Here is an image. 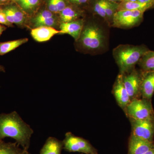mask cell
<instances>
[{"mask_svg": "<svg viewBox=\"0 0 154 154\" xmlns=\"http://www.w3.org/2000/svg\"><path fill=\"white\" fill-rule=\"evenodd\" d=\"M72 5L78 6L84 10L86 9L91 0H68Z\"/></svg>", "mask_w": 154, "mask_h": 154, "instance_id": "26", "label": "cell"}, {"mask_svg": "<svg viewBox=\"0 0 154 154\" xmlns=\"http://www.w3.org/2000/svg\"><path fill=\"white\" fill-rule=\"evenodd\" d=\"M63 142L56 138L48 137L41 149L40 154H61Z\"/></svg>", "mask_w": 154, "mask_h": 154, "instance_id": "17", "label": "cell"}, {"mask_svg": "<svg viewBox=\"0 0 154 154\" xmlns=\"http://www.w3.org/2000/svg\"><path fill=\"white\" fill-rule=\"evenodd\" d=\"M7 29V27L5 25L0 24V36L2 35L3 32Z\"/></svg>", "mask_w": 154, "mask_h": 154, "instance_id": "29", "label": "cell"}, {"mask_svg": "<svg viewBox=\"0 0 154 154\" xmlns=\"http://www.w3.org/2000/svg\"><path fill=\"white\" fill-rule=\"evenodd\" d=\"M0 24L5 25L8 27H10V28L14 27V25L9 22L7 20L5 14L1 6H0Z\"/></svg>", "mask_w": 154, "mask_h": 154, "instance_id": "27", "label": "cell"}, {"mask_svg": "<svg viewBox=\"0 0 154 154\" xmlns=\"http://www.w3.org/2000/svg\"></svg>", "mask_w": 154, "mask_h": 154, "instance_id": "38", "label": "cell"}, {"mask_svg": "<svg viewBox=\"0 0 154 154\" xmlns=\"http://www.w3.org/2000/svg\"><path fill=\"white\" fill-rule=\"evenodd\" d=\"M119 3L114 2L106 0L105 5V12L106 16V23L111 27L113 22L114 15L118 11Z\"/></svg>", "mask_w": 154, "mask_h": 154, "instance_id": "25", "label": "cell"}, {"mask_svg": "<svg viewBox=\"0 0 154 154\" xmlns=\"http://www.w3.org/2000/svg\"><path fill=\"white\" fill-rule=\"evenodd\" d=\"M154 148L153 141L143 139L131 135L128 145V154H144Z\"/></svg>", "mask_w": 154, "mask_h": 154, "instance_id": "12", "label": "cell"}, {"mask_svg": "<svg viewBox=\"0 0 154 154\" xmlns=\"http://www.w3.org/2000/svg\"><path fill=\"white\" fill-rule=\"evenodd\" d=\"M42 0H18L15 2L29 17H32L40 9Z\"/></svg>", "mask_w": 154, "mask_h": 154, "instance_id": "18", "label": "cell"}, {"mask_svg": "<svg viewBox=\"0 0 154 154\" xmlns=\"http://www.w3.org/2000/svg\"><path fill=\"white\" fill-rule=\"evenodd\" d=\"M80 50L93 53L105 48L106 36L102 28L94 22H86L79 39L75 41Z\"/></svg>", "mask_w": 154, "mask_h": 154, "instance_id": "3", "label": "cell"}, {"mask_svg": "<svg viewBox=\"0 0 154 154\" xmlns=\"http://www.w3.org/2000/svg\"><path fill=\"white\" fill-rule=\"evenodd\" d=\"M149 49L145 45H119L113 49V55L119 68V73H126L135 68L141 58Z\"/></svg>", "mask_w": 154, "mask_h": 154, "instance_id": "2", "label": "cell"}, {"mask_svg": "<svg viewBox=\"0 0 154 154\" xmlns=\"http://www.w3.org/2000/svg\"><path fill=\"white\" fill-rule=\"evenodd\" d=\"M44 3L46 9L57 15L70 4L68 0H44Z\"/></svg>", "mask_w": 154, "mask_h": 154, "instance_id": "23", "label": "cell"}, {"mask_svg": "<svg viewBox=\"0 0 154 154\" xmlns=\"http://www.w3.org/2000/svg\"><path fill=\"white\" fill-rule=\"evenodd\" d=\"M85 10L70 4L58 14L60 23H66L84 18Z\"/></svg>", "mask_w": 154, "mask_h": 154, "instance_id": "13", "label": "cell"}, {"mask_svg": "<svg viewBox=\"0 0 154 154\" xmlns=\"http://www.w3.org/2000/svg\"><path fill=\"white\" fill-rule=\"evenodd\" d=\"M141 96L143 99L151 100L154 93V71H141Z\"/></svg>", "mask_w": 154, "mask_h": 154, "instance_id": "14", "label": "cell"}, {"mask_svg": "<svg viewBox=\"0 0 154 154\" xmlns=\"http://www.w3.org/2000/svg\"><path fill=\"white\" fill-rule=\"evenodd\" d=\"M108 1H110V2H114L117 3H120L123 0H108Z\"/></svg>", "mask_w": 154, "mask_h": 154, "instance_id": "33", "label": "cell"}, {"mask_svg": "<svg viewBox=\"0 0 154 154\" xmlns=\"http://www.w3.org/2000/svg\"><path fill=\"white\" fill-rule=\"evenodd\" d=\"M18 0H12V2H17Z\"/></svg>", "mask_w": 154, "mask_h": 154, "instance_id": "36", "label": "cell"}, {"mask_svg": "<svg viewBox=\"0 0 154 154\" xmlns=\"http://www.w3.org/2000/svg\"><path fill=\"white\" fill-rule=\"evenodd\" d=\"M123 1H129V2H137V0H123Z\"/></svg>", "mask_w": 154, "mask_h": 154, "instance_id": "35", "label": "cell"}, {"mask_svg": "<svg viewBox=\"0 0 154 154\" xmlns=\"http://www.w3.org/2000/svg\"><path fill=\"white\" fill-rule=\"evenodd\" d=\"M154 8V5L152 4L123 1L119 4L118 11H142L145 12L147 10Z\"/></svg>", "mask_w": 154, "mask_h": 154, "instance_id": "19", "label": "cell"}, {"mask_svg": "<svg viewBox=\"0 0 154 154\" xmlns=\"http://www.w3.org/2000/svg\"><path fill=\"white\" fill-rule=\"evenodd\" d=\"M144 154H154V148L150 150L148 152H146Z\"/></svg>", "mask_w": 154, "mask_h": 154, "instance_id": "32", "label": "cell"}, {"mask_svg": "<svg viewBox=\"0 0 154 154\" xmlns=\"http://www.w3.org/2000/svg\"><path fill=\"white\" fill-rule=\"evenodd\" d=\"M137 64L142 71H154V51L149 50L146 51Z\"/></svg>", "mask_w": 154, "mask_h": 154, "instance_id": "21", "label": "cell"}, {"mask_svg": "<svg viewBox=\"0 0 154 154\" xmlns=\"http://www.w3.org/2000/svg\"><path fill=\"white\" fill-rule=\"evenodd\" d=\"M12 2V0H0V2L2 3L3 5H5V4H8Z\"/></svg>", "mask_w": 154, "mask_h": 154, "instance_id": "30", "label": "cell"}, {"mask_svg": "<svg viewBox=\"0 0 154 154\" xmlns=\"http://www.w3.org/2000/svg\"><path fill=\"white\" fill-rule=\"evenodd\" d=\"M33 132L17 111L0 113V140L6 137L14 139L22 149L28 151Z\"/></svg>", "mask_w": 154, "mask_h": 154, "instance_id": "1", "label": "cell"}, {"mask_svg": "<svg viewBox=\"0 0 154 154\" xmlns=\"http://www.w3.org/2000/svg\"><path fill=\"white\" fill-rule=\"evenodd\" d=\"M144 13L142 11H117L111 27L128 29L137 26L143 20Z\"/></svg>", "mask_w": 154, "mask_h": 154, "instance_id": "5", "label": "cell"}, {"mask_svg": "<svg viewBox=\"0 0 154 154\" xmlns=\"http://www.w3.org/2000/svg\"><path fill=\"white\" fill-rule=\"evenodd\" d=\"M130 119L132 127L131 134L143 139L153 141L154 136V119Z\"/></svg>", "mask_w": 154, "mask_h": 154, "instance_id": "8", "label": "cell"}, {"mask_svg": "<svg viewBox=\"0 0 154 154\" xmlns=\"http://www.w3.org/2000/svg\"><path fill=\"white\" fill-rule=\"evenodd\" d=\"M85 23V19L82 18L71 22L60 23V30L62 32V34H69L76 41L79 38Z\"/></svg>", "mask_w": 154, "mask_h": 154, "instance_id": "15", "label": "cell"}, {"mask_svg": "<svg viewBox=\"0 0 154 154\" xmlns=\"http://www.w3.org/2000/svg\"><path fill=\"white\" fill-rule=\"evenodd\" d=\"M122 75L123 84L131 100L138 98L141 96V71H138L134 68L131 71Z\"/></svg>", "mask_w": 154, "mask_h": 154, "instance_id": "10", "label": "cell"}, {"mask_svg": "<svg viewBox=\"0 0 154 154\" xmlns=\"http://www.w3.org/2000/svg\"><path fill=\"white\" fill-rule=\"evenodd\" d=\"M151 100L136 98L127 106L125 112L130 119H154V112Z\"/></svg>", "mask_w": 154, "mask_h": 154, "instance_id": "4", "label": "cell"}, {"mask_svg": "<svg viewBox=\"0 0 154 154\" xmlns=\"http://www.w3.org/2000/svg\"><path fill=\"white\" fill-rule=\"evenodd\" d=\"M63 142V149L67 152H78L85 154H98L88 140L83 138L74 135L72 133L65 134Z\"/></svg>", "mask_w": 154, "mask_h": 154, "instance_id": "6", "label": "cell"}, {"mask_svg": "<svg viewBox=\"0 0 154 154\" xmlns=\"http://www.w3.org/2000/svg\"><path fill=\"white\" fill-rule=\"evenodd\" d=\"M29 22L33 28L44 26L56 29L58 26L59 28L60 25L58 15L51 12L45 7L41 10L39 9L36 14L30 18Z\"/></svg>", "mask_w": 154, "mask_h": 154, "instance_id": "9", "label": "cell"}, {"mask_svg": "<svg viewBox=\"0 0 154 154\" xmlns=\"http://www.w3.org/2000/svg\"><path fill=\"white\" fill-rule=\"evenodd\" d=\"M22 154H31L28 152V151L25 150Z\"/></svg>", "mask_w": 154, "mask_h": 154, "instance_id": "34", "label": "cell"}, {"mask_svg": "<svg viewBox=\"0 0 154 154\" xmlns=\"http://www.w3.org/2000/svg\"><path fill=\"white\" fill-rule=\"evenodd\" d=\"M137 2L142 3L154 5V0H137Z\"/></svg>", "mask_w": 154, "mask_h": 154, "instance_id": "28", "label": "cell"}, {"mask_svg": "<svg viewBox=\"0 0 154 154\" xmlns=\"http://www.w3.org/2000/svg\"><path fill=\"white\" fill-rule=\"evenodd\" d=\"M113 94L119 105L125 111L131 99L125 87L121 74L118 75L113 85Z\"/></svg>", "mask_w": 154, "mask_h": 154, "instance_id": "11", "label": "cell"}, {"mask_svg": "<svg viewBox=\"0 0 154 154\" xmlns=\"http://www.w3.org/2000/svg\"><path fill=\"white\" fill-rule=\"evenodd\" d=\"M1 6L9 22L20 28L27 27L29 17L16 3L11 2Z\"/></svg>", "mask_w": 154, "mask_h": 154, "instance_id": "7", "label": "cell"}, {"mask_svg": "<svg viewBox=\"0 0 154 154\" xmlns=\"http://www.w3.org/2000/svg\"><path fill=\"white\" fill-rule=\"evenodd\" d=\"M5 67L2 65L0 64V72H5Z\"/></svg>", "mask_w": 154, "mask_h": 154, "instance_id": "31", "label": "cell"}, {"mask_svg": "<svg viewBox=\"0 0 154 154\" xmlns=\"http://www.w3.org/2000/svg\"><path fill=\"white\" fill-rule=\"evenodd\" d=\"M106 0H91L86 9L93 15L99 16L106 22L105 12Z\"/></svg>", "mask_w": 154, "mask_h": 154, "instance_id": "20", "label": "cell"}, {"mask_svg": "<svg viewBox=\"0 0 154 154\" xmlns=\"http://www.w3.org/2000/svg\"><path fill=\"white\" fill-rule=\"evenodd\" d=\"M62 34L60 30L49 27H40L31 29L30 34L32 38L37 42L48 41L57 34Z\"/></svg>", "mask_w": 154, "mask_h": 154, "instance_id": "16", "label": "cell"}, {"mask_svg": "<svg viewBox=\"0 0 154 154\" xmlns=\"http://www.w3.org/2000/svg\"><path fill=\"white\" fill-rule=\"evenodd\" d=\"M25 150L20 148L17 142L6 143L0 140V154H22Z\"/></svg>", "mask_w": 154, "mask_h": 154, "instance_id": "24", "label": "cell"}, {"mask_svg": "<svg viewBox=\"0 0 154 154\" xmlns=\"http://www.w3.org/2000/svg\"><path fill=\"white\" fill-rule=\"evenodd\" d=\"M3 5L2 4L1 2H0V6Z\"/></svg>", "mask_w": 154, "mask_h": 154, "instance_id": "37", "label": "cell"}, {"mask_svg": "<svg viewBox=\"0 0 154 154\" xmlns=\"http://www.w3.org/2000/svg\"><path fill=\"white\" fill-rule=\"evenodd\" d=\"M28 38H25L0 42V56L5 55L6 54L11 52L22 45L28 42Z\"/></svg>", "mask_w": 154, "mask_h": 154, "instance_id": "22", "label": "cell"}]
</instances>
